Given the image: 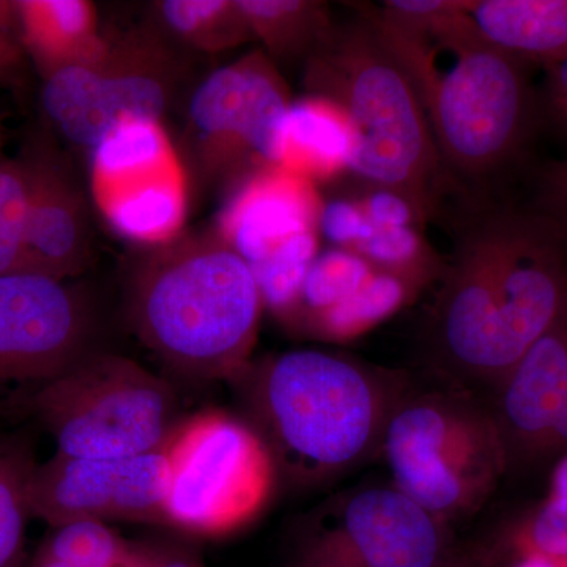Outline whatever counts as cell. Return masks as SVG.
<instances>
[{
	"label": "cell",
	"instance_id": "cell-20",
	"mask_svg": "<svg viewBox=\"0 0 567 567\" xmlns=\"http://www.w3.org/2000/svg\"><path fill=\"white\" fill-rule=\"evenodd\" d=\"M14 9L22 48L44 81L59 71L99 61L110 48L91 2L18 0Z\"/></svg>",
	"mask_w": 567,
	"mask_h": 567
},
{
	"label": "cell",
	"instance_id": "cell-12",
	"mask_svg": "<svg viewBox=\"0 0 567 567\" xmlns=\"http://www.w3.org/2000/svg\"><path fill=\"white\" fill-rule=\"evenodd\" d=\"M92 192L115 233L137 244L174 240L188 188L162 122L122 123L92 151Z\"/></svg>",
	"mask_w": 567,
	"mask_h": 567
},
{
	"label": "cell",
	"instance_id": "cell-33",
	"mask_svg": "<svg viewBox=\"0 0 567 567\" xmlns=\"http://www.w3.org/2000/svg\"><path fill=\"white\" fill-rule=\"evenodd\" d=\"M152 567H205L194 551L182 547L152 548Z\"/></svg>",
	"mask_w": 567,
	"mask_h": 567
},
{
	"label": "cell",
	"instance_id": "cell-26",
	"mask_svg": "<svg viewBox=\"0 0 567 567\" xmlns=\"http://www.w3.org/2000/svg\"><path fill=\"white\" fill-rule=\"evenodd\" d=\"M76 567H152L151 547L134 546L100 520H76L51 528L39 547Z\"/></svg>",
	"mask_w": 567,
	"mask_h": 567
},
{
	"label": "cell",
	"instance_id": "cell-3",
	"mask_svg": "<svg viewBox=\"0 0 567 567\" xmlns=\"http://www.w3.org/2000/svg\"><path fill=\"white\" fill-rule=\"evenodd\" d=\"M230 385L274 458L278 486L311 491L379 456L404 374L317 349L249 361Z\"/></svg>",
	"mask_w": 567,
	"mask_h": 567
},
{
	"label": "cell",
	"instance_id": "cell-32",
	"mask_svg": "<svg viewBox=\"0 0 567 567\" xmlns=\"http://www.w3.org/2000/svg\"><path fill=\"white\" fill-rule=\"evenodd\" d=\"M547 110L555 123L567 134V55L546 66Z\"/></svg>",
	"mask_w": 567,
	"mask_h": 567
},
{
	"label": "cell",
	"instance_id": "cell-1",
	"mask_svg": "<svg viewBox=\"0 0 567 567\" xmlns=\"http://www.w3.org/2000/svg\"><path fill=\"white\" fill-rule=\"evenodd\" d=\"M567 306V240L537 212L491 207L458 234L432 315V347L447 377L498 385Z\"/></svg>",
	"mask_w": 567,
	"mask_h": 567
},
{
	"label": "cell",
	"instance_id": "cell-2",
	"mask_svg": "<svg viewBox=\"0 0 567 567\" xmlns=\"http://www.w3.org/2000/svg\"><path fill=\"white\" fill-rule=\"evenodd\" d=\"M462 0H391L365 7L423 104L446 174L481 181L524 147L533 95L524 63L484 43Z\"/></svg>",
	"mask_w": 567,
	"mask_h": 567
},
{
	"label": "cell",
	"instance_id": "cell-4",
	"mask_svg": "<svg viewBox=\"0 0 567 567\" xmlns=\"http://www.w3.org/2000/svg\"><path fill=\"white\" fill-rule=\"evenodd\" d=\"M306 63L311 95L344 117L354 181L402 197L431 221L445 193V166L412 81L365 10L336 25Z\"/></svg>",
	"mask_w": 567,
	"mask_h": 567
},
{
	"label": "cell",
	"instance_id": "cell-27",
	"mask_svg": "<svg viewBox=\"0 0 567 567\" xmlns=\"http://www.w3.org/2000/svg\"><path fill=\"white\" fill-rule=\"evenodd\" d=\"M415 290L394 276L377 270L354 297L316 324L311 334L324 341H349L371 330L404 308L416 297Z\"/></svg>",
	"mask_w": 567,
	"mask_h": 567
},
{
	"label": "cell",
	"instance_id": "cell-16",
	"mask_svg": "<svg viewBox=\"0 0 567 567\" xmlns=\"http://www.w3.org/2000/svg\"><path fill=\"white\" fill-rule=\"evenodd\" d=\"M491 406L507 464L546 458L548 435L567 401V306L494 388Z\"/></svg>",
	"mask_w": 567,
	"mask_h": 567
},
{
	"label": "cell",
	"instance_id": "cell-25",
	"mask_svg": "<svg viewBox=\"0 0 567 567\" xmlns=\"http://www.w3.org/2000/svg\"><path fill=\"white\" fill-rule=\"evenodd\" d=\"M158 10L175 37L199 51L221 52L252 40L237 0H164Z\"/></svg>",
	"mask_w": 567,
	"mask_h": 567
},
{
	"label": "cell",
	"instance_id": "cell-21",
	"mask_svg": "<svg viewBox=\"0 0 567 567\" xmlns=\"http://www.w3.org/2000/svg\"><path fill=\"white\" fill-rule=\"evenodd\" d=\"M352 141L341 112L320 96L293 102L287 114L279 167L315 183L349 171Z\"/></svg>",
	"mask_w": 567,
	"mask_h": 567
},
{
	"label": "cell",
	"instance_id": "cell-13",
	"mask_svg": "<svg viewBox=\"0 0 567 567\" xmlns=\"http://www.w3.org/2000/svg\"><path fill=\"white\" fill-rule=\"evenodd\" d=\"M87 334L84 298L70 284L32 271L0 276V398L29 409L87 353Z\"/></svg>",
	"mask_w": 567,
	"mask_h": 567
},
{
	"label": "cell",
	"instance_id": "cell-18",
	"mask_svg": "<svg viewBox=\"0 0 567 567\" xmlns=\"http://www.w3.org/2000/svg\"><path fill=\"white\" fill-rule=\"evenodd\" d=\"M24 159L29 167L24 271L66 281L87 265L84 197L47 148Z\"/></svg>",
	"mask_w": 567,
	"mask_h": 567
},
{
	"label": "cell",
	"instance_id": "cell-17",
	"mask_svg": "<svg viewBox=\"0 0 567 567\" xmlns=\"http://www.w3.org/2000/svg\"><path fill=\"white\" fill-rule=\"evenodd\" d=\"M320 210L311 182L279 166L264 167L235 188L216 235L251 268L290 238L319 230Z\"/></svg>",
	"mask_w": 567,
	"mask_h": 567
},
{
	"label": "cell",
	"instance_id": "cell-8",
	"mask_svg": "<svg viewBox=\"0 0 567 567\" xmlns=\"http://www.w3.org/2000/svg\"><path fill=\"white\" fill-rule=\"evenodd\" d=\"M69 457L140 456L177 424L173 386L118 354L85 353L33 395L29 409Z\"/></svg>",
	"mask_w": 567,
	"mask_h": 567
},
{
	"label": "cell",
	"instance_id": "cell-29",
	"mask_svg": "<svg viewBox=\"0 0 567 567\" xmlns=\"http://www.w3.org/2000/svg\"><path fill=\"white\" fill-rule=\"evenodd\" d=\"M520 555L567 559V496H548L518 532Z\"/></svg>",
	"mask_w": 567,
	"mask_h": 567
},
{
	"label": "cell",
	"instance_id": "cell-10",
	"mask_svg": "<svg viewBox=\"0 0 567 567\" xmlns=\"http://www.w3.org/2000/svg\"><path fill=\"white\" fill-rule=\"evenodd\" d=\"M174 87L169 51L151 37L132 33L111 41L99 61L48 78L41 103L66 141L93 151L122 123L162 121Z\"/></svg>",
	"mask_w": 567,
	"mask_h": 567
},
{
	"label": "cell",
	"instance_id": "cell-9",
	"mask_svg": "<svg viewBox=\"0 0 567 567\" xmlns=\"http://www.w3.org/2000/svg\"><path fill=\"white\" fill-rule=\"evenodd\" d=\"M456 551L447 525L393 484H368L300 518L287 567H443Z\"/></svg>",
	"mask_w": 567,
	"mask_h": 567
},
{
	"label": "cell",
	"instance_id": "cell-28",
	"mask_svg": "<svg viewBox=\"0 0 567 567\" xmlns=\"http://www.w3.org/2000/svg\"><path fill=\"white\" fill-rule=\"evenodd\" d=\"M28 210V163H0V276L24 271Z\"/></svg>",
	"mask_w": 567,
	"mask_h": 567
},
{
	"label": "cell",
	"instance_id": "cell-6",
	"mask_svg": "<svg viewBox=\"0 0 567 567\" xmlns=\"http://www.w3.org/2000/svg\"><path fill=\"white\" fill-rule=\"evenodd\" d=\"M379 454L391 484L447 527L480 511L509 470L491 406L454 388H410L388 420Z\"/></svg>",
	"mask_w": 567,
	"mask_h": 567
},
{
	"label": "cell",
	"instance_id": "cell-7",
	"mask_svg": "<svg viewBox=\"0 0 567 567\" xmlns=\"http://www.w3.org/2000/svg\"><path fill=\"white\" fill-rule=\"evenodd\" d=\"M164 525L216 539L264 513L278 488L274 458L244 417L219 409L178 420L162 446Z\"/></svg>",
	"mask_w": 567,
	"mask_h": 567
},
{
	"label": "cell",
	"instance_id": "cell-19",
	"mask_svg": "<svg viewBox=\"0 0 567 567\" xmlns=\"http://www.w3.org/2000/svg\"><path fill=\"white\" fill-rule=\"evenodd\" d=\"M461 11L484 43L524 65L567 55V0H462Z\"/></svg>",
	"mask_w": 567,
	"mask_h": 567
},
{
	"label": "cell",
	"instance_id": "cell-36",
	"mask_svg": "<svg viewBox=\"0 0 567 567\" xmlns=\"http://www.w3.org/2000/svg\"><path fill=\"white\" fill-rule=\"evenodd\" d=\"M29 567H76L73 565H69V563L61 561V559L51 557L47 551L37 550L35 557L32 558L31 565Z\"/></svg>",
	"mask_w": 567,
	"mask_h": 567
},
{
	"label": "cell",
	"instance_id": "cell-34",
	"mask_svg": "<svg viewBox=\"0 0 567 567\" xmlns=\"http://www.w3.org/2000/svg\"><path fill=\"white\" fill-rule=\"evenodd\" d=\"M492 550L456 551L443 567H499Z\"/></svg>",
	"mask_w": 567,
	"mask_h": 567
},
{
	"label": "cell",
	"instance_id": "cell-24",
	"mask_svg": "<svg viewBox=\"0 0 567 567\" xmlns=\"http://www.w3.org/2000/svg\"><path fill=\"white\" fill-rule=\"evenodd\" d=\"M37 464L28 443L0 436V567L24 565L25 529L32 518L29 484Z\"/></svg>",
	"mask_w": 567,
	"mask_h": 567
},
{
	"label": "cell",
	"instance_id": "cell-35",
	"mask_svg": "<svg viewBox=\"0 0 567 567\" xmlns=\"http://www.w3.org/2000/svg\"><path fill=\"white\" fill-rule=\"evenodd\" d=\"M548 496H567V453L559 457L558 464L555 466Z\"/></svg>",
	"mask_w": 567,
	"mask_h": 567
},
{
	"label": "cell",
	"instance_id": "cell-5",
	"mask_svg": "<svg viewBox=\"0 0 567 567\" xmlns=\"http://www.w3.org/2000/svg\"><path fill=\"white\" fill-rule=\"evenodd\" d=\"M264 303L249 265L218 235L169 241L134 282L137 334L182 375L230 382L251 361Z\"/></svg>",
	"mask_w": 567,
	"mask_h": 567
},
{
	"label": "cell",
	"instance_id": "cell-15",
	"mask_svg": "<svg viewBox=\"0 0 567 567\" xmlns=\"http://www.w3.org/2000/svg\"><path fill=\"white\" fill-rule=\"evenodd\" d=\"M425 224L402 197L358 182L350 196L322 205L319 229L333 248L358 254L420 292L445 264L424 238Z\"/></svg>",
	"mask_w": 567,
	"mask_h": 567
},
{
	"label": "cell",
	"instance_id": "cell-22",
	"mask_svg": "<svg viewBox=\"0 0 567 567\" xmlns=\"http://www.w3.org/2000/svg\"><path fill=\"white\" fill-rule=\"evenodd\" d=\"M252 40L262 41L268 58L306 59L330 39L336 25L328 7L312 0H237Z\"/></svg>",
	"mask_w": 567,
	"mask_h": 567
},
{
	"label": "cell",
	"instance_id": "cell-14",
	"mask_svg": "<svg viewBox=\"0 0 567 567\" xmlns=\"http://www.w3.org/2000/svg\"><path fill=\"white\" fill-rule=\"evenodd\" d=\"M167 462L163 450L140 456L82 458L55 453L29 484L32 517L51 528L76 520L164 525Z\"/></svg>",
	"mask_w": 567,
	"mask_h": 567
},
{
	"label": "cell",
	"instance_id": "cell-23",
	"mask_svg": "<svg viewBox=\"0 0 567 567\" xmlns=\"http://www.w3.org/2000/svg\"><path fill=\"white\" fill-rule=\"evenodd\" d=\"M375 271L358 254L346 249L331 248L317 254L306 275L297 309L289 324L303 327L312 333L324 316L341 308L360 292Z\"/></svg>",
	"mask_w": 567,
	"mask_h": 567
},
{
	"label": "cell",
	"instance_id": "cell-30",
	"mask_svg": "<svg viewBox=\"0 0 567 567\" xmlns=\"http://www.w3.org/2000/svg\"><path fill=\"white\" fill-rule=\"evenodd\" d=\"M567 240V158L548 164L539 182L536 210Z\"/></svg>",
	"mask_w": 567,
	"mask_h": 567
},
{
	"label": "cell",
	"instance_id": "cell-31",
	"mask_svg": "<svg viewBox=\"0 0 567 567\" xmlns=\"http://www.w3.org/2000/svg\"><path fill=\"white\" fill-rule=\"evenodd\" d=\"M22 41L14 2L0 0V81L7 80L21 61Z\"/></svg>",
	"mask_w": 567,
	"mask_h": 567
},
{
	"label": "cell",
	"instance_id": "cell-11",
	"mask_svg": "<svg viewBox=\"0 0 567 567\" xmlns=\"http://www.w3.org/2000/svg\"><path fill=\"white\" fill-rule=\"evenodd\" d=\"M292 103L281 73L262 51L213 71L189 102V125L205 169L246 177L279 166Z\"/></svg>",
	"mask_w": 567,
	"mask_h": 567
}]
</instances>
